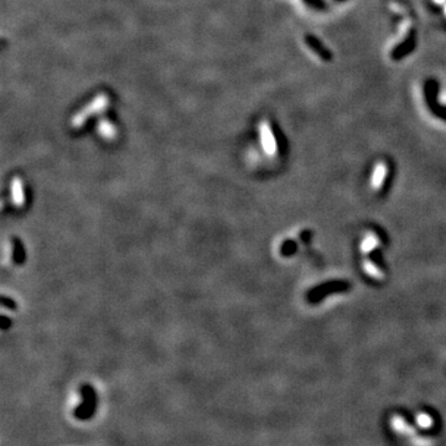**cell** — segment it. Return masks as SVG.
Returning a JSON list of instances; mask_svg holds the SVG:
<instances>
[{"label":"cell","mask_w":446,"mask_h":446,"mask_svg":"<svg viewBox=\"0 0 446 446\" xmlns=\"http://www.w3.org/2000/svg\"><path fill=\"white\" fill-rule=\"evenodd\" d=\"M108 103H109V101H108V97H107V95H104V94L97 95V97H95L94 100L91 102V103L87 104V106L84 107V108L82 109L81 112H78L77 114L73 117L72 126H75V128H81V126L83 125V124L86 123L87 120H88L89 118L92 117V115L98 114V113L103 112L104 109L107 108V106H108Z\"/></svg>","instance_id":"6da1fadb"},{"label":"cell","mask_w":446,"mask_h":446,"mask_svg":"<svg viewBox=\"0 0 446 446\" xmlns=\"http://www.w3.org/2000/svg\"><path fill=\"white\" fill-rule=\"evenodd\" d=\"M261 138H262V145H263L264 151L268 155L273 156L276 154V142L275 138H274L273 131L270 128V125L267 122H263L261 125Z\"/></svg>","instance_id":"7a4b0ae2"},{"label":"cell","mask_w":446,"mask_h":446,"mask_svg":"<svg viewBox=\"0 0 446 446\" xmlns=\"http://www.w3.org/2000/svg\"><path fill=\"white\" fill-rule=\"evenodd\" d=\"M305 42H306L307 46L314 51L321 60L326 62L332 60V55L331 52H330V50L327 49V47L325 46L323 42L318 40L317 38H315V36L312 35H305Z\"/></svg>","instance_id":"3957f363"},{"label":"cell","mask_w":446,"mask_h":446,"mask_svg":"<svg viewBox=\"0 0 446 446\" xmlns=\"http://www.w3.org/2000/svg\"><path fill=\"white\" fill-rule=\"evenodd\" d=\"M10 196L11 203L16 207H21L25 203L24 183L20 177H14L10 182Z\"/></svg>","instance_id":"277c9868"},{"label":"cell","mask_w":446,"mask_h":446,"mask_svg":"<svg viewBox=\"0 0 446 446\" xmlns=\"http://www.w3.org/2000/svg\"><path fill=\"white\" fill-rule=\"evenodd\" d=\"M414 47H416V34L410 33V35L405 39V41L402 42L399 46H397L396 49L393 50V52H392V58L396 61L400 60V58H403L404 56L408 55L409 52H411V50H413Z\"/></svg>","instance_id":"5b68a950"},{"label":"cell","mask_w":446,"mask_h":446,"mask_svg":"<svg viewBox=\"0 0 446 446\" xmlns=\"http://www.w3.org/2000/svg\"><path fill=\"white\" fill-rule=\"evenodd\" d=\"M98 133L107 140H111L117 135L115 126L108 120H101L100 124H98Z\"/></svg>","instance_id":"8992f818"},{"label":"cell","mask_w":446,"mask_h":446,"mask_svg":"<svg viewBox=\"0 0 446 446\" xmlns=\"http://www.w3.org/2000/svg\"><path fill=\"white\" fill-rule=\"evenodd\" d=\"M305 2H306L309 5H311V7L317 8V9H323L325 7L323 0H305Z\"/></svg>","instance_id":"52a82bcc"},{"label":"cell","mask_w":446,"mask_h":446,"mask_svg":"<svg viewBox=\"0 0 446 446\" xmlns=\"http://www.w3.org/2000/svg\"><path fill=\"white\" fill-rule=\"evenodd\" d=\"M434 2L437 3V4H442V3H444L445 0H434Z\"/></svg>","instance_id":"ba28073f"},{"label":"cell","mask_w":446,"mask_h":446,"mask_svg":"<svg viewBox=\"0 0 446 446\" xmlns=\"http://www.w3.org/2000/svg\"><path fill=\"white\" fill-rule=\"evenodd\" d=\"M445 14H446V9H445Z\"/></svg>","instance_id":"9c48e42d"}]
</instances>
